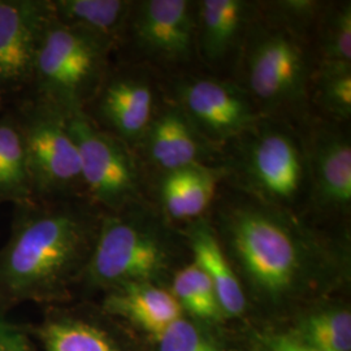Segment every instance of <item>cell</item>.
<instances>
[{
  "mask_svg": "<svg viewBox=\"0 0 351 351\" xmlns=\"http://www.w3.org/2000/svg\"><path fill=\"white\" fill-rule=\"evenodd\" d=\"M103 213L84 197L16 206L0 249V315L23 303L68 300L82 282Z\"/></svg>",
  "mask_w": 351,
  "mask_h": 351,
  "instance_id": "1",
  "label": "cell"
},
{
  "mask_svg": "<svg viewBox=\"0 0 351 351\" xmlns=\"http://www.w3.org/2000/svg\"><path fill=\"white\" fill-rule=\"evenodd\" d=\"M224 250L236 274L269 304H284L332 284L339 258L287 208L256 199L219 213Z\"/></svg>",
  "mask_w": 351,
  "mask_h": 351,
  "instance_id": "2",
  "label": "cell"
},
{
  "mask_svg": "<svg viewBox=\"0 0 351 351\" xmlns=\"http://www.w3.org/2000/svg\"><path fill=\"white\" fill-rule=\"evenodd\" d=\"M169 232L143 203L103 213L82 285L110 291L128 284H159L173 264Z\"/></svg>",
  "mask_w": 351,
  "mask_h": 351,
  "instance_id": "3",
  "label": "cell"
},
{
  "mask_svg": "<svg viewBox=\"0 0 351 351\" xmlns=\"http://www.w3.org/2000/svg\"><path fill=\"white\" fill-rule=\"evenodd\" d=\"M113 46L110 39L51 19L34 64V98L66 116L84 111L110 72Z\"/></svg>",
  "mask_w": 351,
  "mask_h": 351,
  "instance_id": "4",
  "label": "cell"
},
{
  "mask_svg": "<svg viewBox=\"0 0 351 351\" xmlns=\"http://www.w3.org/2000/svg\"><path fill=\"white\" fill-rule=\"evenodd\" d=\"M37 201L81 198L84 182L80 154L66 114L38 98L16 114Z\"/></svg>",
  "mask_w": 351,
  "mask_h": 351,
  "instance_id": "5",
  "label": "cell"
},
{
  "mask_svg": "<svg viewBox=\"0 0 351 351\" xmlns=\"http://www.w3.org/2000/svg\"><path fill=\"white\" fill-rule=\"evenodd\" d=\"M251 99L268 111L300 106L313 77L310 58L295 27L284 21L251 32L245 51Z\"/></svg>",
  "mask_w": 351,
  "mask_h": 351,
  "instance_id": "6",
  "label": "cell"
},
{
  "mask_svg": "<svg viewBox=\"0 0 351 351\" xmlns=\"http://www.w3.org/2000/svg\"><path fill=\"white\" fill-rule=\"evenodd\" d=\"M66 121L80 154L85 198L104 213L142 203V172L132 147L84 111L68 114Z\"/></svg>",
  "mask_w": 351,
  "mask_h": 351,
  "instance_id": "7",
  "label": "cell"
},
{
  "mask_svg": "<svg viewBox=\"0 0 351 351\" xmlns=\"http://www.w3.org/2000/svg\"><path fill=\"white\" fill-rule=\"evenodd\" d=\"M241 160L243 182L254 199L290 210L307 177L306 156L284 129H256Z\"/></svg>",
  "mask_w": 351,
  "mask_h": 351,
  "instance_id": "8",
  "label": "cell"
},
{
  "mask_svg": "<svg viewBox=\"0 0 351 351\" xmlns=\"http://www.w3.org/2000/svg\"><path fill=\"white\" fill-rule=\"evenodd\" d=\"M178 107L207 141L251 133L258 112L246 90L213 78H189L177 86Z\"/></svg>",
  "mask_w": 351,
  "mask_h": 351,
  "instance_id": "9",
  "label": "cell"
},
{
  "mask_svg": "<svg viewBox=\"0 0 351 351\" xmlns=\"http://www.w3.org/2000/svg\"><path fill=\"white\" fill-rule=\"evenodd\" d=\"M128 26L136 47L149 59L181 64L195 46V5L188 0L133 1Z\"/></svg>",
  "mask_w": 351,
  "mask_h": 351,
  "instance_id": "10",
  "label": "cell"
},
{
  "mask_svg": "<svg viewBox=\"0 0 351 351\" xmlns=\"http://www.w3.org/2000/svg\"><path fill=\"white\" fill-rule=\"evenodd\" d=\"M51 19L50 0H0V88L4 93L30 86Z\"/></svg>",
  "mask_w": 351,
  "mask_h": 351,
  "instance_id": "11",
  "label": "cell"
},
{
  "mask_svg": "<svg viewBox=\"0 0 351 351\" xmlns=\"http://www.w3.org/2000/svg\"><path fill=\"white\" fill-rule=\"evenodd\" d=\"M84 112L101 130L133 147L154 119V91L145 75L108 72Z\"/></svg>",
  "mask_w": 351,
  "mask_h": 351,
  "instance_id": "12",
  "label": "cell"
},
{
  "mask_svg": "<svg viewBox=\"0 0 351 351\" xmlns=\"http://www.w3.org/2000/svg\"><path fill=\"white\" fill-rule=\"evenodd\" d=\"M306 162L315 207L324 213H349L350 138L335 129H323L311 141Z\"/></svg>",
  "mask_w": 351,
  "mask_h": 351,
  "instance_id": "13",
  "label": "cell"
},
{
  "mask_svg": "<svg viewBox=\"0 0 351 351\" xmlns=\"http://www.w3.org/2000/svg\"><path fill=\"white\" fill-rule=\"evenodd\" d=\"M29 332L43 351H126L112 326L82 310L52 307Z\"/></svg>",
  "mask_w": 351,
  "mask_h": 351,
  "instance_id": "14",
  "label": "cell"
},
{
  "mask_svg": "<svg viewBox=\"0 0 351 351\" xmlns=\"http://www.w3.org/2000/svg\"><path fill=\"white\" fill-rule=\"evenodd\" d=\"M139 145H142L151 163L164 172L203 164L201 160L208 151L207 139L178 106H169L159 114H154Z\"/></svg>",
  "mask_w": 351,
  "mask_h": 351,
  "instance_id": "15",
  "label": "cell"
},
{
  "mask_svg": "<svg viewBox=\"0 0 351 351\" xmlns=\"http://www.w3.org/2000/svg\"><path fill=\"white\" fill-rule=\"evenodd\" d=\"M101 311L125 320L155 339L184 317V310L172 291L151 282L128 284L106 291Z\"/></svg>",
  "mask_w": 351,
  "mask_h": 351,
  "instance_id": "16",
  "label": "cell"
},
{
  "mask_svg": "<svg viewBox=\"0 0 351 351\" xmlns=\"http://www.w3.org/2000/svg\"><path fill=\"white\" fill-rule=\"evenodd\" d=\"M186 237L193 262L210 278L224 316L239 317L245 314L247 298L242 281L213 226L202 217L193 220L186 228Z\"/></svg>",
  "mask_w": 351,
  "mask_h": 351,
  "instance_id": "17",
  "label": "cell"
},
{
  "mask_svg": "<svg viewBox=\"0 0 351 351\" xmlns=\"http://www.w3.org/2000/svg\"><path fill=\"white\" fill-rule=\"evenodd\" d=\"M254 5L245 0H203L195 5V42L211 63L220 62L237 47L250 24Z\"/></svg>",
  "mask_w": 351,
  "mask_h": 351,
  "instance_id": "18",
  "label": "cell"
},
{
  "mask_svg": "<svg viewBox=\"0 0 351 351\" xmlns=\"http://www.w3.org/2000/svg\"><path fill=\"white\" fill-rule=\"evenodd\" d=\"M223 171L193 164L165 172L159 186L163 211L169 219L193 221L211 204Z\"/></svg>",
  "mask_w": 351,
  "mask_h": 351,
  "instance_id": "19",
  "label": "cell"
},
{
  "mask_svg": "<svg viewBox=\"0 0 351 351\" xmlns=\"http://www.w3.org/2000/svg\"><path fill=\"white\" fill-rule=\"evenodd\" d=\"M52 19L112 40L123 34L133 1L126 0H50Z\"/></svg>",
  "mask_w": 351,
  "mask_h": 351,
  "instance_id": "20",
  "label": "cell"
},
{
  "mask_svg": "<svg viewBox=\"0 0 351 351\" xmlns=\"http://www.w3.org/2000/svg\"><path fill=\"white\" fill-rule=\"evenodd\" d=\"M37 201L29 175L25 147L16 114L0 116V204Z\"/></svg>",
  "mask_w": 351,
  "mask_h": 351,
  "instance_id": "21",
  "label": "cell"
},
{
  "mask_svg": "<svg viewBox=\"0 0 351 351\" xmlns=\"http://www.w3.org/2000/svg\"><path fill=\"white\" fill-rule=\"evenodd\" d=\"M320 351H351V315L345 307L317 308L304 315L291 332Z\"/></svg>",
  "mask_w": 351,
  "mask_h": 351,
  "instance_id": "22",
  "label": "cell"
},
{
  "mask_svg": "<svg viewBox=\"0 0 351 351\" xmlns=\"http://www.w3.org/2000/svg\"><path fill=\"white\" fill-rule=\"evenodd\" d=\"M171 291L181 308L202 323L213 324L226 317L210 278L194 262L176 272Z\"/></svg>",
  "mask_w": 351,
  "mask_h": 351,
  "instance_id": "23",
  "label": "cell"
},
{
  "mask_svg": "<svg viewBox=\"0 0 351 351\" xmlns=\"http://www.w3.org/2000/svg\"><path fill=\"white\" fill-rule=\"evenodd\" d=\"M320 27V64L351 65V3L332 7Z\"/></svg>",
  "mask_w": 351,
  "mask_h": 351,
  "instance_id": "24",
  "label": "cell"
},
{
  "mask_svg": "<svg viewBox=\"0 0 351 351\" xmlns=\"http://www.w3.org/2000/svg\"><path fill=\"white\" fill-rule=\"evenodd\" d=\"M317 101L326 112L342 120L351 114V65L320 64L316 72Z\"/></svg>",
  "mask_w": 351,
  "mask_h": 351,
  "instance_id": "25",
  "label": "cell"
},
{
  "mask_svg": "<svg viewBox=\"0 0 351 351\" xmlns=\"http://www.w3.org/2000/svg\"><path fill=\"white\" fill-rule=\"evenodd\" d=\"M158 351H223L203 326L181 317L156 337Z\"/></svg>",
  "mask_w": 351,
  "mask_h": 351,
  "instance_id": "26",
  "label": "cell"
},
{
  "mask_svg": "<svg viewBox=\"0 0 351 351\" xmlns=\"http://www.w3.org/2000/svg\"><path fill=\"white\" fill-rule=\"evenodd\" d=\"M250 351H320L313 346L304 343L291 332H267L256 335Z\"/></svg>",
  "mask_w": 351,
  "mask_h": 351,
  "instance_id": "27",
  "label": "cell"
},
{
  "mask_svg": "<svg viewBox=\"0 0 351 351\" xmlns=\"http://www.w3.org/2000/svg\"><path fill=\"white\" fill-rule=\"evenodd\" d=\"M0 351L38 350L29 329L0 315Z\"/></svg>",
  "mask_w": 351,
  "mask_h": 351,
  "instance_id": "28",
  "label": "cell"
},
{
  "mask_svg": "<svg viewBox=\"0 0 351 351\" xmlns=\"http://www.w3.org/2000/svg\"><path fill=\"white\" fill-rule=\"evenodd\" d=\"M320 3L313 0H285L275 1L274 7L277 10V16L280 20L290 26L295 27L300 24H304L314 17Z\"/></svg>",
  "mask_w": 351,
  "mask_h": 351,
  "instance_id": "29",
  "label": "cell"
},
{
  "mask_svg": "<svg viewBox=\"0 0 351 351\" xmlns=\"http://www.w3.org/2000/svg\"><path fill=\"white\" fill-rule=\"evenodd\" d=\"M3 95H4V91L0 88V107H1V101H3Z\"/></svg>",
  "mask_w": 351,
  "mask_h": 351,
  "instance_id": "30",
  "label": "cell"
}]
</instances>
